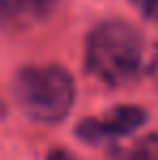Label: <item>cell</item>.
<instances>
[{"mask_svg": "<svg viewBox=\"0 0 158 160\" xmlns=\"http://www.w3.org/2000/svg\"><path fill=\"white\" fill-rule=\"evenodd\" d=\"M46 160H78V158H76L72 152H67V149H61V147H59V149H52V152L48 154V158H46Z\"/></svg>", "mask_w": 158, "mask_h": 160, "instance_id": "cell-7", "label": "cell"}, {"mask_svg": "<svg viewBox=\"0 0 158 160\" xmlns=\"http://www.w3.org/2000/svg\"><path fill=\"white\" fill-rule=\"evenodd\" d=\"M158 65V46L124 20L100 22L87 37V74L108 87L132 84Z\"/></svg>", "mask_w": 158, "mask_h": 160, "instance_id": "cell-1", "label": "cell"}, {"mask_svg": "<svg viewBox=\"0 0 158 160\" xmlns=\"http://www.w3.org/2000/svg\"><path fill=\"white\" fill-rule=\"evenodd\" d=\"M56 0H0V26L11 30L28 28L52 13Z\"/></svg>", "mask_w": 158, "mask_h": 160, "instance_id": "cell-4", "label": "cell"}, {"mask_svg": "<svg viewBox=\"0 0 158 160\" xmlns=\"http://www.w3.org/2000/svg\"><path fill=\"white\" fill-rule=\"evenodd\" d=\"M108 154L113 160H158V134H145L130 145H117Z\"/></svg>", "mask_w": 158, "mask_h": 160, "instance_id": "cell-5", "label": "cell"}, {"mask_svg": "<svg viewBox=\"0 0 158 160\" xmlns=\"http://www.w3.org/2000/svg\"><path fill=\"white\" fill-rule=\"evenodd\" d=\"M13 95L28 119L54 126L72 112L76 84L72 74L61 65H26L15 74Z\"/></svg>", "mask_w": 158, "mask_h": 160, "instance_id": "cell-2", "label": "cell"}, {"mask_svg": "<svg viewBox=\"0 0 158 160\" xmlns=\"http://www.w3.org/2000/svg\"><path fill=\"white\" fill-rule=\"evenodd\" d=\"M132 4L136 7V11L143 18L158 22V0H132Z\"/></svg>", "mask_w": 158, "mask_h": 160, "instance_id": "cell-6", "label": "cell"}, {"mask_svg": "<svg viewBox=\"0 0 158 160\" xmlns=\"http://www.w3.org/2000/svg\"><path fill=\"white\" fill-rule=\"evenodd\" d=\"M147 119V110L136 104H119L102 117H87L76 126V136L82 143H104L124 138L139 130Z\"/></svg>", "mask_w": 158, "mask_h": 160, "instance_id": "cell-3", "label": "cell"}]
</instances>
